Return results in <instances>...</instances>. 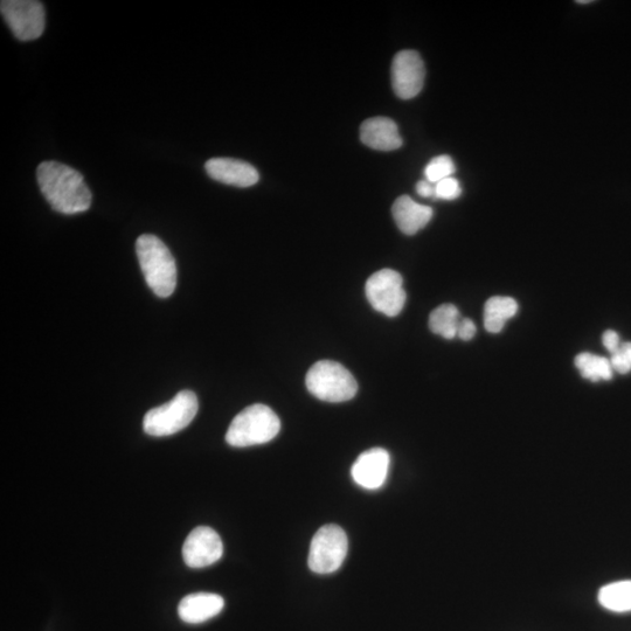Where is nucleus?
<instances>
[{
  "label": "nucleus",
  "instance_id": "obj_12",
  "mask_svg": "<svg viewBox=\"0 0 631 631\" xmlns=\"http://www.w3.org/2000/svg\"><path fill=\"white\" fill-rule=\"evenodd\" d=\"M205 170L217 182L237 187H251L260 179L252 164L234 158H212L206 162Z\"/></svg>",
  "mask_w": 631,
  "mask_h": 631
},
{
  "label": "nucleus",
  "instance_id": "obj_14",
  "mask_svg": "<svg viewBox=\"0 0 631 631\" xmlns=\"http://www.w3.org/2000/svg\"><path fill=\"white\" fill-rule=\"evenodd\" d=\"M224 607L225 601L218 594L194 593L180 601L178 615L185 623L199 624L213 619Z\"/></svg>",
  "mask_w": 631,
  "mask_h": 631
},
{
  "label": "nucleus",
  "instance_id": "obj_17",
  "mask_svg": "<svg viewBox=\"0 0 631 631\" xmlns=\"http://www.w3.org/2000/svg\"><path fill=\"white\" fill-rule=\"evenodd\" d=\"M599 602L610 612H631V580L617 581L603 586L599 592Z\"/></svg>",
  "mask_w": 631,
  "mask_h": 631
},
{
  "label": "nucleus",
  "instance_id": "obj_3",
  "mask_svg": "<svg viewBox=\"0 0 631 631\" xmlns=\"http://www.w3.org/2000/svg\"><path fill=\"white\" fill-rule=\"evenodd\" d=\"M281 421L272 408L255 404L235 416L226 442L235 448L265 445L280 433Z\"/></svg>",
  "mask_w": 631,
  "mask_h": 631
},
{
  "label": "nucleus",
  "instance_id": "obj_9",
  "mask_svg": "<svg viewBox=\"0 0 631 631\" xmlns=\"http://www.w3.org/2000/svg\"><path fill=\"white\" fill-rule=\"evenodd\" d=\"M426 68L420 54L415 51H401L395 55L392 64V86L395 95L402 100H411L424 88Z\"/></svg>",
  "mask_w": 631,
  "mask_h": 631
},
{
  "label": "nucleus",
  "instance_id": "obj_5",
  "mask_svg": "<svg viewBox=\"0 0 631 631\" xmlns=\"http://www.w3.org/2000/svg\"><path fill=\"white\" fill-rule=\"evenodd\" d=\"M198 398L192 391L179 392L168 404L152 408L144 416V432L162 438L183 431L198 413Z\"/></svg>",
  "mask_w": 631,
  "mask_h": 631
},
{
  "label": "nucleus",
  "instance_id": "obj_23",
  "mask_svg": "<svg viewBox=\"0 0 631 631\" xmlns=\"http://www.w3.org/2000/svg\"><path fill=\"white\" fill-rule=\"evenodd\" d=\"M476 335V325L473 321L469 320V318H464L461 320L459 325V330H457V336H459L462 341H471Z\"/></svg>",
  "mask_w": 631,
  "mask_h": 631
},
{
  "label": "nucleus",
  "instance_id": "obj_19",
  "mask_svg": "<svg viewBox=\"0 0 631 631\" xmlns=\"http://www.w3.org/2000/svg\"><path fill=\"white\" fill-rule=\"evenodd\" d=\"M575 366L581 373V376L585 379L594 381L610 380L613 378V366L610 364V360L593 355V353L584 352L580 353L575 358Z\"/></svg>",
  "mask_w": 631,
  "mask_h": 631
},
{
  "label": "nucleus",
  "instance_id": "obj_10",
  "mask_svg": "<svg viewBox=\"0 0 631 631\" xmlns=\"http://www.w3.org/2000/svg\"><path fill=\"white\" fill-rule=\"evenodd\" d=\"M223 554L224 545L220 536L207 526L194 529L183 546V558L190 568H205L216 564Z\"/></svg>",
  "mask_w": 631,
  "mask_h": 631
},
{
  "label": "nucleus",
  "instance_id": "obj_4",
  "mask_svg": "<svg viewBox=\"0 0 631 631\" xmlns=\"http://www.w3.org/2000/svg\"><path fill=\"white\" fill-rule=\"evenodd\" d=\"M309 392L327 402L349 401L356 397L358 384L351 372L332 360H321L310 367L305 378Z\"/></svg>",
  "mask_w": 631,
  "mask_h": 631
},
{
  "label": "nucleus",
  "instance_id": "obj_6",
  "mask_svg": "<svg viewBox=\"0 0 631 631\" xmlns=\"http://www.w3.org/2000/svg\"><path fill=\"white\" fill-rule=\"evenodd\" d=\"M348 550V536L342 528L335 524L323 526L312 538L308 560L310 570L317 574L338 571Z\"/></svg>",
  "mask_w": 631,
  "mask_h": 631
},
{
  "label": "nucleus",
  "instance_id": "obj_21",
  "mask_svg": "<svg viewBox=\"0 0 631 631\" xmlns=\"http://www.w3.org/2000/svg\"><path fill=\"white\" fill-rule=\"evenodd\" d=\"M462 189L459 180L454 177L441 180L435 184L434 198L441 200H455L461 196Z\"/></svg>",
  "mask_w": 631,
  "mask_h": 631
},
{
  "label": "nucleus",
  "instance_id": "obj_18",
  "mask_svg": "<svg viewBox=\"0 0 631 631\" xmlns=\"http://www.w3.org/2000/svg\"><path fill=\"white\" fill-rule=\"evenodd\" d=\"M460 311L453 304H442L429 316V329L433 334L454 339L460 325Z\"/></svg>",
  "mask_w": 631,
  "mask_h": 631
},
{
  "label": "nucleus",
  "instance_id": "obj_11",
  "mask_svg": "<svg viewBox=\"0 0 631 631\" xmlns=\"http://www.w3.org/2000/svg\"><path fill=\"white\" fill-rule=\"evenodd\" d=\"M391 457L383 448H372L358 456L351 475L359 487L377 490L383 487L390 470Z\"/></svg>",
  "mask_w": 631,
  "mask_h": 631
},
{
  "label": "nucleus",
  "instance_id": "obj_24",
  "mask_svg": "<svg viewBox=\"0 0 631 631\" xmlns=\"http://www.w3.org/2000/svg\"><path fill=\"white\" fill-rule=\"evenodd\" d=\"M602 343L603 345H605V348L613 355V353H615L620 348V336L619 334H617V332L613 330H607L602 336Z\"/></svg>",
  "mask_w": 631,
  "mask_h": 631
},
{
  "label": "nucleus",
  "instance_id": "obj_2",
  "mask_svg": "<svg viewBox=\"0 0 631 631\" xmlns=\"http://www.w3.org/2000/svg\"><path fill=\"white\" fill-rule=\"evenodd\" d=\"M136 253L148 286L161 298L175 293L177 286L176 261L164 242L155 235L144 234L137 239Z\"/></svg>",
  "mask_w": 631,
  "mask_h": 631
},
{
  "label": "nucleus",
  "instance_id": "obj_8",
  "mask_svg": "<svg viewBox=\"0 0 631 631\" xmlns=\"http://www.w3.org/2000/svg\"><path fill=\"white\" fill-rule=\"evenodd\" d=\"M0 11L17 39L31 41L43 36L46 24L43 3L37 0H3Z\"/></svg>",
  "mask_w": 631,
  "mask_h": 631
},
{
  "label": "nucleus",
  "instance_id": "obj_13",
  "mask_svg": "<svg viewBox=\"0 0 631 631\" xmlns=\"http://www.w3.org/2000/svg\"><path fill=\"white\" fill-rule=\"evenodd\" d=\"M360 140L374 150L393 151L401 148L397 124L387 117H372L360 127Z\"/></svg>",
  "mask_w": 631,
  "mask_h": 631
},
{
  "label": "nucleus",
  "instance_id": "obj_20",
  "mask_svg": "<svg viewBox=\"0 0 631 631\" xmlns=\"http://www.w3.org/2000/svg\"><path fill=\"white\" fill-rule=\"evenodd\" d=\"M453 159L447 155L435 157L429 162L425 169V177L429 183L438 184L443 179L453 177L455 173Z\"/></svg>",
  "mask_w": 631,
  "mask_h": 631
},
{
  "label": "nucleus",
  "instance_id": "obj_22",
  "mask_svg": "<svg viewBox=\"0 0 631 631\" xmlns=\"http://www.w3.org/2000/svg\"><path fill=\"white\" fill-rule=\"evenodd\" d=\"M613 370L620 374H627L631 371V342L621 343L619 350L613 353L610 358Z\"/></svg>",
  "mask_w": 631,
  "mask_h": 631
},
{
  "label": "nucleus",
  "instance_id": "obj_1",
  "mask_svg": "<svg viewBox=\"0 0 631 631\" xmlns=\"http://www.w3.org/2000/svg\"><path fill=\"white\" fill-rule=\"evenodd\" d=\"M37 180L41 193L54 211L72 216L86 212L92 206V192L85 178L71 166L58 162L41 163Z\"/></svg>",
  "mask_w": 631,
  "mask_h": 631
},
{
  "label": "nucleus",
  "instance_id": "obj_15",
  "mask_svg": "<svg viewBox=\"0 0 631 631\" xmlns=\"http://www.w3.org/2000/svg\"><path fill=\"white\" fill-rule=\"evenodd\" d=\"M392 214L395 224L406 235L418 233L433 218L431 207L418 204L408 196H401L394 201Z\"/></svg>",
  "mask_w": 631,
  "mask_h": 631
},
{
  "label": "nucleus",
  "instance_id": "obj_16",
  "mask_svg": "<svg viewBox=\"0 0 631 631\" xmlns=\"http://www.w3.org/2000/svg\"><path fill=\"white\" fill-rule=\"evenodd\" d=\"M518 304L511 297H491L484 307V327L491 334H498L504 328L506 321L515 317Z\"/></svg>",
  "mask_w": 631,
  "mask_h": 631
},
{
  "label": "nucleus",
  "instance_id": "obj_7",
  "mask_svg": "<svg viewBox=\"0 0 631 631\" xmlns=\"http://www.w3.org/2000/svg\"><path fill=\"white\" fill-rule=\"evenodd\" d=\"M365 293L372 308L388 317L398 316L407 300L404 281L393 269H381L370 276Z\"/></svg>",
  "mask_w": 631,
  "mask_h": 631
},
{
  "label": "nucleus",
  "instance_id": "obj_25",
  "mask_svg": "<svg viewBox=\"0 0 631 631\" xmlns=\"http://www.w3.org/2000/svg\"><path fill=\"white\" fill-rule=\"evenodd\" d=\"M416 192L422 198H434L435 185L429 183L428 180H421V182L416 184Z\"/></svg>",
  "mask_w": 631,
  "mask_h": 631
}]
</instances>
